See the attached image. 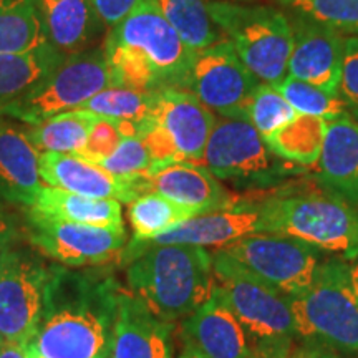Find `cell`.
<instances>
[{
    "label": "cell",
    "instance_id": "6da1fadb",
    "mask_svg": "<svg viewBox=\"0 0 358 358\" xmlns=\"http://www.w3.org/2000/svg\"><path fill=\"white\" fill-rule=\"evenodd\" d=\"M118 294L111 279L53 268L30 357L110 358Z\"/></svg>",
    "mask_w": 358,
    "mask_h": 358
},
{
    "label": "cell",
    "instance_id": "7a4b0ae2",
    "mask_svg": "<svg viewBox=\"0 0 358 358\" xmlns=\"http://www.w3.org/2000/svg\"><path fill=\"white\" fill-rule=\"evenodd\" d=\"M103 47L113 87L140 92L186 90L196 58L155 0H143L111 27Z\"/></svg>",
    "mask_w": 358,
    "mask_h": 358
},
{
    "label": "cell",
    "instance_id": "3957f363",
    "mask_svg": "<svg viewBox=\"0 0 358 358\" xmlns=\"http://www.w3.org/2000/svg\"><path fill=\"white\" fill-rule=\"evenodd\" d=\"M127 284L134 297L174 324L185 320L213 297L216 289L213 254L186 244L129 248Z\"/></svg>",
    "mask_w": 358,
    "mask_h": 358
},
{
    "label": "cell",
    "instance_id": "277c9868",
    "mask_svg": "<svg viewBox=\"0 0 358 358\" xmlns=\"http://www.w3.org/2000/svg\"><path fill=\"white\" fill-rule=\"evenodd\" d=\"M262 232L294 237L322 252L358 254V208L325 192H279L259 203Z\"/></svg>",
    "mask_w": 358,
    "mask_h": 358
},
{
    "label": "cell",
    "instance_id": "5b68a950",
    "mask_svg": "<svg viewBox=\"0 0 358 358\" xmlns=\"http://www.w3.org/2000/svg\"><path fill=\"white\" fill-rule=\"evenodd\" d=\"M213 267L216 277L214 292L239 320L252 353L279 350L297 343L290 297L250 274L222 249L213 254Z\"/></svg>",
    "mask_w": 358,
    "mask_h": 358
},
{
    "label": "cell",
    "instance_id": "8992f818",
    "mask_svg": "<svg viewBox=\"0 0 358 358\" xmlns=\"http://www.w3.org/2000/svg\"><path fill=\"white\" fill-rule=\"evenodd\" d=\"M299 340L358 355V299L347 259H324L306 292L290 297Z\"/></svg>",
    "mask_w": 358,
    "mask_h": 358
},
{
    "label": "cell",
    "instance_id": "52a82bcc",
    "mask_svg": "<svg viewBox=\"0 0 358 358\" xmlns=\"http://www.w3.org/2000/svg\"><path fill=\"white\" fill-rule=\"evenodd\" d=\"M211 15L259 82L277 85L287 77L292 24L277 8L211 0Z\"/></svg>",
    "mask_w": 358,
    "mask_h": 358
},
{
    "label": "cell",
    "instance_id": "ba28073f",
    "mask_svg": "<svg viewBox=\"0 0 358 358\" xmlns=\"http://www.w3.org/2000/svg\"><path fill=\"white\" fill-rule=\"evenodd\" d=\"M108 87H113V80L105 47L87 48L66 55L37 87L3 106L0 116L32 127L55 115L82 108Z\"/></svg>",
    "mask_w": 358,
    "mask_h": 358
},
{
    "label": "cell",
    "instance_id": "9c48e42d",
    "mask_svg": "<svg viewBox=\"0 0 358 358\" xmlns=\"http://www.w3.org/2000/svg\"><path fill=\"white\" fill-rule=\"evenodd\" d=\"M201 164L217 179L241 187H267L294 173L271 151L248 116H219Z\"/></svg>",
    "mask_w": 358,
    "mask_h": 358
},
{
    "label": "cell",
    "instance_id": "30bf717a",
    "mask_svg": "<svg viewBox=\"0 0 358 358\" xmlns=\"http://www.w3.org/2000/svg\"><path fill=\"white\" fill-rule=\"evenodd\" d=\"M216 115L187 90H163L141 140L155 169L171 163L201 164Z\"/></svg>",
    "mask_w": 358,
    "mask_h": 358
},
{
    "label": "cell",
    "instance_id": "8fae6325",
    "mask_svg": "<svg viewBox=\"0 0 358 358\" xmlns=\"http://www.w3.org/2000/svg\"><path fill=\"white\" fill-rule=\"evenodd\" d=\"M245 271L287 297L306 292L315 280L322 250L294 237L256 232L222 248Z\"/></svg>",
    "mask_w": 358,
    "mask_h": 358
},
{
    "label": "cell",
    "instance_id": "7c38bea8",
    "mask_svg": "<svg viewBox=\"0 0 358 358\" xmlns=\"http://www.w3.org/2000/svg\"><path fill=\"white\" fill-rule=\"evenodd\" d=\"M53 268L25 249L0 254V338L29 343L42 319Z\"/></svg>",
    "mask_w": 358,
    "mask_h": 358
},
{
    "label": "cell",
    "instance_id": "4fadbf2b",
    "mask_svg": "<svg viewBox=\"0 0 358 358\" xmlns=\"http://www.w3.org/2000/svg\"><path fill=\"white\" fill-rule=\"evenodd\" d=\"M259 83L229 40L222 38L196 53L186 90L219 116H248Z\"/></svg>",
    "mask_w": 358,
    "mask_h": 358
},
{
    "label": "cell",
    "instance_id": "5bb4252c",
    "mask_svg": "<svg viewBox=\"0 0 358 358\" xmlns=\"http://www.w3.org/2000/svg\"><path fill=\"white\" fill-rule=\"evenodd\" d=\"M29 237L35 248L69 267L96 266L113 261L127 244L124 227H98L58 221L29 213Z\"/></svg>",
    "mask_w": 358,
    "mask_h": 358
},
{
    "label": "cell",
    "instance_id": "9a60e30c",
    "mask_svg": "<svg viewBox=\"0 0 358 358\" xmlns=\"http://www.w3.org/2000/svg\"><path fill=\"white\" fill-rule=\"evenodd\" d=\"M40 178L50 187L127 204L148 192V176H116L75 155L40 153Z\"/></svg>",
    "mask_w": 358,
    "mask_h": 358
},
{
    "label": "cell",
    "instance_id": "2e32d148",
    "mask_svg": "<svg viewBox=\"0 0 358 358\" xmlns=\"http://www.w3.org/2000/svg\"><path fill=\"white\" fill-rule=\"evenodd\" d=\"M287 75L338 95L345 38L338 30L310 19L295 20Z\"/></svg>",
    "mask_w": 358,
    "mask_h": 358
},
{
    "label": "cell",
    "instance_id": "e0dca14e",
    "mask_svg": "<svg viewBox=\"0 0 358 358\" xmlns=\"http://www.w3.org/2000/svg\"><path fill=\"white\" fill-rule=\"evenodd\" d=\"M173 324L161 320L134 297L120 289L110 358H173Z\"/></svg>",
    "mask_w": 358,
    "mask_h": 358
},
{
    "label": "cell",
    "instance_id": "ac0fdd59",
    "mask_svg": "<svg viewBox=\"0 0 358 358\" xmlns=\"http://www.w3.org/2000/svg\"><path fill=\"white\" fill-rule=\"evenodd\" d=\"M262 232V216L259 203H237L229 209L192 216L176 224L171 229L161 232L151 241L140 245L186 244L199 248L222 249L245 236Z\"/></svg>",
    "mask_w": 358,
    "mask_h": 358
},
{
    "label": "cell",
    "instance_id": "d6986e66",
    "mask_svg": "<svg viewBox=\"0 0 358 358\" xmlns=\"http://www.w3.org/2000/svg\"><path fill=\"white\" fill-rule=\"evenodd\" d=\"M148 191H155L181 206L192 216L229 209L234 196L203 164L171 163L148 174Z\"/></svg>",
    "mask_w": 358,
    "mask_h": 358
},
{
    "label": "cell",
    "instance_id": "ffe728a7",
    "mask_svg": "<svg viewBox=\"0 0 358 358\" xmlns=\"http://www.w3.org/2000/svg\"><path fill=\"white\" fill-rule=\"evenodd\" d=\"M181 334L186 347L204 358L252 357L244 329L216 292L181 322Z\"/></svg>",
    "mask_w": 358,
    "mask_h": 358
},
{
    "label": "cell",
    "instance_id": "44dd1931",
    "mask_svg": "<svg viewBox=\"0 0 358 358\" xmlns=\"http://www.w3.org/2000/svg\"><path fill=\"white\" fill-rule=\"evenodd\" d=\"M42 189L40 153L27 138L25 127L0 116V198L30 209Z\"/></svg>",
    "mask_w": 358,
    "mask_h": 358
},
{
    "label": "cell",
    "instance_id": "7402d4cb",
    "mask_svg": "<svg viewBox=\"0 0 358 358\" xmlns=\"http://www.w3.org/2000/svg\"><path fill=\"white\" fill-rule=\"evenodd\" d=\"M319 163L325 189L358 208V123L352 115L327 122Z\"/></svg>",
    "mask_w": 358,
    "mask_h": 358
},
{
    "label": "cell",
    "instance_id": "603a6c76",
    "mask_svg": "<svg viewBox=\"0 0 358 358\" xmlns=\"http://www.w3.org/2000/svg\"><path fill=\"white\" fill-rule=\"evenodd\" d=\"M48 42L70 55L90 48L103 24L92 0H35Z\"/></svg>",
    "mask_w": 358,
    "mask_h": 358
},
{
    "label": "cell",
    "instance_id": "cb8c5ba5",
    "mask_svg": "<svg viewBox=\"0 0 358 358\" xmlns=\"http://www.w3.org/2000/svg\"><path fill=\"white\" fill-rule=\"evenodd\" d=\"M30 211L58 221L98 227H124L120 201L87 198L50 186H43Z\"/></svg>",
    "mask_w": 358,
    "mask_h": 358
},
{
    "label": "cell",
    "instance_id": "d4e9b609",
    "mask_svg": "<svg viewBox=\"0 0 358 358\" xmlns=\"http://www.w3.org/2000/svg\"><path fill=\"white\" fill-rule=\"evenodd\" d=\"M65 57L52 43L30 52L0 53V110L37 87Z\"/></svg>",
    "mask_w": 358,
    "mask_h": 358
},
{
    "label": "cell",
    "instance_id": "484cf974",
    "mask_svg": "<svg viewBox=\"0 0 358 358\" xmlns=\"http://www.w3.org/2000/svg\"><path fill=\"white\" fill-rule=\"evenodd\" d=\"M98 116L78 108L55 115L32 127H27L25 133L38 153H82L88 133L95 124Z\"/></svg>",
    "mask_w": 358,
    "mask_h": 358
},
{
    "label": "cell",
    "instance_id": "4316f807",
    "mask_svg": "<svg viewBox=\"0 0 358 358\" xmlns=\"http://www.w3.org/2000/svg\"><path fill=\"white\" fill-rule=\"evenodd\" d=\"M173 29L196 53L211 47L224 35L211 15V0H155Z\"/></svg>",
    "mask_w": 358,
    "mask_h": 358
},
{
    "label": "cell",
    "instance_id": "83f0119b",
    "mask_svg": "<svg viewBox=\"0 0 358 358\" xmlns=\"http://www.w3.org/2000/svg\"><path fill=\"white\" fill-rule=\"evenodd\" d=\"M327 122L315 116L299 115L266 143L274 155L297 166H312L320 158Z\"/></svg>",
    "mask_w": 358,
    "mask_h": 358
},
{
    "label": "cell",
    "instance_id": "f1b7e54d",
    "mask_svg": "<svg viewBox=\"0 0 358 358\" xmlns=\"http://www.w3.org/2000/svg\"><path fill=\"white\" fill-rule=\"evenodd\" d=\"M35 0H0V53H22L48 45Z\"/></svg>",
    "mask_w": 358,
    "mask_h": 358
},
{
    "label": "cell",
    "instance_id": "f546056e",
    "mask_svg": "<svg viewBox=\"0 0 358 358\" xmlns=\"http://www.w3.org/2000/svg\"><path fill=\"white\" fill-rule=\"evenodd\" d=\"M158 92H140L127 87H108L82 106L90 113L116 123H131L140 129V136L150 123Z\"/></svg>",
    "mask_w": 358,
    "mask_h": 358
},
{
    "label": "cell",
    "instance_id": "4dcf8cb0",
    "mask_svg": "<svg viewBox=\"0 0 358 358\" xmlns=\"http://www.w3.org/2000/svg\"><path fill=\"white\" fill-rule=\"evenodd\" d=\"M192 217L189 211L155 191L138 196L128 204V219L133 227V243L143 244L176 224Z\"/></svg>",
    "mask_w": 358,
    "mask_h": 358
},
{
    "label": "cell",
    "instance_id": "1f68e13d",
    "mask_svg": "<svg viewBox=\"0 0 358 358\" xmlns=\"http://www.w3.org/2000/svg\"><path fill=\"white\" fill-rule=\"evenodd\" d=\"M274 87L277 92L284 95L299 115L315 116L325 122H332L343 115H350L345 108V103L340 100L338 95L327 93L325 90L313 87V85L290 77V75Z\"/></svg>",
    "mask_w": 358,
    "mask_h": 358
},
{
    "label": "cell",
    "instance_id": "d6a6232c",
    "mask_svg": "<svg viewBox=\"0 0 358 358\" xmlns=\"http://www.w3.org/2000/svg\"><path fill=\"white\" fill-rule=\"evenodd\" d=\"M299 116L290 103L285 100L274 85L259 83L249 103L248 118L256 127L264 140L271 138L275 131L284 128Z\"/></svg>",
    "mask_w": 358,
    "mask_h": 358
},
{
    "label": "cell",
    "instance_id": "836d02e7",
    "mask_svg": "<svg viewBox=\"0 0 358 358\" xmlns=\"http://www.w3.org/2000/svg\"><path fill=\"white\" fill-rule=\"evenodd\" d=\"M307 19L338 30L358 34V0H280Z\"/></svg>",
    "mask_w": 358,
    "mask_h": 358
},
{
    "label": "cell",
    "instance_id": "e575fe53",
    "mask_svg": "<svg viewBox=\"0 0 358 358\" xmlns=\"http://www.w3.org/2000/svg\"><path fill=\"white\" fill-rule=\"evenodd\" d=\"M98 166L122 178L148 176L153 168V159L141 138L131 136L123 138L115 153L110 158L100 161Z\"/></svg>",
    "mask_w": 358,
    "mask_h": 358
},
{
    "label": "cell",
    "instance_id": "d590c367",
    "mask_svg": "<svg viewBox=\"0 0 358 358\" xmlns=\"http://www.w3.org/2000/svg\"><path fill=\"white\" fill-rule=\"evenodd\" d=\"M122 140L123 136L118 124L111 122V120L98 116L95 124L90 129L85 148L78 156L90 161V163L98 164L100 161L110 158L115 153V150L118 148Z\"/></svg>",
    "mask_w": 358,
    "mask_h": 358
},
{
    "label": "cell",
    "instance_id": "8d00e7d4",
    "mask_svg": "<svg viewBox=\"0 0 358 358\" xmlns=\"http://www.w3.org/2000/svg\"><path fill=\"white\" fill-rule=\"evenodd\" d=\"M337 93L348 113L358 118V37L345 40Z\"/></svg>",
    "mask_w": 358,
    "mask_h": 358
},
{
    "label": "cell",
    "instance_id": "74e56055",
    "mask_svg": "<svg viewBox=\"0 0 358 358\" xmlns=\"http://www.w3.org/2000/svg\"><path fill=\"white\" fill-rule=\"evenodd\" d=\"M92 2L103 24L111 29L140 6L143 0H92Z\"/></svg>",
    "mask_w": 358,
    "mask_h": 358
},
{
    "label": "cell",
    "instance_id": "f35d334b",
    "mask_svg": "<svg viewBox=\"0 0 358 358\" xmlns=\"http://www.w3.org/2000/svg\"><path fill=\"white\" fill-rule=\"evenodd\" d=\"M299 358H340V353L317 342H302L297 345Z\"/></svg>",
    "mask_w": 358,
    "mask_h": 358
},
{
    "label": "cell",
    "instance_id": "ab89813d",
    "mask_svg": "<svg viewBox=\"0 0 358 358\" xmlns=\"http://www.w3.org/2000/svg\"><path fill=\"white\" fill-rule=\"evenodd\" d=\"M0 358H32L29 352V343L25 342H0Z\"/></svg>",
    "mask_w": 358,
    "mask_h": 358
},
{
    "label": "cell",
    "instance_id": "60d3db41",
    "mask_svg": "<svg viewBox=\"0 0 358 358\" xmlns=\"http://www.w3.org/2000/svg\"><path fill=\"white\" fill-rule=\"evenodd\" d=\"M12 241H13V226L7 214L3 213V209L0 208V254L10 248Z\"/></svg>",
    "mask_w": 358,
    "mask_h": 358
},
{
    "label": "cell",
    "instance_id": "b9f144b4",
    "mask_svg": "<svg viewBox=\"0 0 358 358\" xmlns=\"http://www.w3.org/2000/svg\"><path fill=\"white\" fill-rule=\"evenodd\" d=\"M250 358H299L297 343H295V345H292V347L279 348V350L252 353V357H250Z\"/></svg>",
    "mask_w": 358,
    "mask_h": 358
},
{
    "label": "cell",
    "instance_id": "7bdbcfd3",
    "mask_svg": "<svg viewBox=\"0 0 358 358\" xmlns=\"http://www.w3.org/2000/svg\"><path fill=\"white\" fill-rule=\"evenodd\" d=\"M347 262H348V271H350L353 290H355V295L358 299V254L350 259H347Z\"/></svg>",
    "mask_w": 358,
    "mask_h": 358
},
{
    "label": "cell",
    "instance_id": "ee69618b",
    "mask_svg": "<svg viewBox=\"0 0 358 358\" xmlns=\"http://www.w3.org/2000/svg\"><path fill=\"white\" fill-rule=\"evenodd\" d=\"M179 358H204V357H201L198 352H194L192 350V348H189V347H186L185 348V352L181 353V357Z\"/></svg>",
    "mask_w": 358,
    "mask_h": 358
},
{
    "label": "cell",
    "instance_id": "f6af8a7d",
    "mask_svg": "<svg viewBox=\"0 0 358 358\" xmlns=\"http://www.w3.org/2000/svg\"><path fill=\"white\" fill-rule=\"evenodd\" d=\"M0 342H2V338H0Z\"/></svg>",
    "mask_w": 358,
    "mask_h": 358
}]
</instances>
